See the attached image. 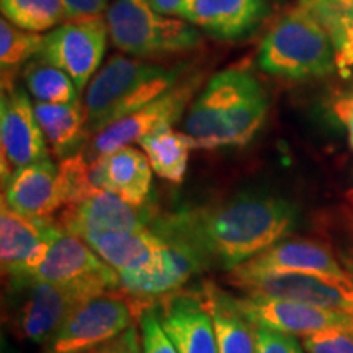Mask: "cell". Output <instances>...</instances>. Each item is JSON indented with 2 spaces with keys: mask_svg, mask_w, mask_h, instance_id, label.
Masks as SVG:
<instances>
[{
  "mask_svg": "<svg viewBox=\"0 0 353 353\" xmlns=\"http://www.w3.org/2000/svg\"><path fill=\"white\" fill-rule=\"evenodd\" d=\"M296 223V208L283 198L242 193L154 218L151 231L179 242L205 268L232 270L281 241Z\"/></svg>",
  "mask_w": 353,
  "mask_h": 353,
  "instance_id": "cell-1",
  "label": "cell"
},
{
  "mask_svg": "<svg viewBox=\"0 0 353 353\" xmlns=\"http://www.w3.org/2000/svg\"><path fill=\"white\" fill-rule=\"evenodd\" d=\"M267 112L268 97L252 74L221 70L193 100L185 134L200 149L245 145L262 128Z\"/></svg>",
  "mask_w": 353,
  "mask_h": 353,
  "instance_id": "cell-2",
  "label": "cell"
},
{
  "mask_svg": "<svg viewBox=\"0 0 353 353\" xmlns=\"http://www.w3.org/2000/svg\"><path fill=\"white\" fill-rule=\"evenodd\" d=\"M182 68L114 54L101 65L83 95L87 136L130 117L180 81Z\"/></svg>",
  "mask_w": 353,
  "mask_h": 353,
  "instance_id": "cell-3",
  "label": "cell"
},
{
  "mask_svg": "<svg viewBox=\"0 0 353 353\" xmlns=\"http://www.w3.org/2000/svg\"><path fill=\"white\" fill-rule=\"evenodd\" d=\"M259 65L272 76L309 79L335 68V44L306 7L286 13L265 34Z\"/></svg>",
  "mask_w": 353,
  "mask_h": 353,
  "instance_id": "cell-4",
  "label": "cell"
},
{
  "mask_svg": "<svg viewBox=\"0 0 353 353\" xmlns=\"http://www.w3.org/2000/svg\"><path fill=\"white\" fill-rule=\"evenodd\" d=\"M105 19L114 48L139 59L176 54L201 41L190 21L161 15L148 0H113Z\"/></svg>",
  "mask_w": 353,
  "mask_h": 353,
  "instance_id": "cell-5",
  "label": "cell"
},
{
  "mask_svg": "<svg viewBox=\"0 0 353 353\" xmlns=\"http://www.w3.org/2000/svg\"><path fill=\"white\" fill-rule=\"evenodd\" d=\"M17 301L8 316V327L19 341L46 343L79 306L95 298L88 291L48 281H7Z\"/></svg>",
  "mask_w": 353,
  "mask_h": 353,
  "instance_id": "cell-6",
  "label": "cell"
},
{
  "mask_svg": "<svg viewBox=\"0 0 353 353\" xmlns=\"http://www.w3.org/2000/svg\"><path fill=\"white\" fill-rule=\"evenodd\" d=\"M23 280L70 286L88 291L95 296L117 293L121 288L120 275L117 270L101 260L85 241L65 232L57 224L51 234L43 260Z\"/></svg>",
  "mask_w": 353,
  "mask_h": 353,
  "instance_id": "cell-7",
  "label": "cell"
},
{
  "mask_svg": "<svg viewBox=\"0 0 353 353\" xmlns=\"http://www.w3.org/2000/svg\"><path fill=\"white\" fill-rule=\"evenodd\" d=\"M228 283L247 296L296 301L353 314V280H339L304 272H252L236 267Z\"/></svg>",
  "mask_w": 353,
  "mask_h": 353,
  "instance_id": "cell-8",
  "label": "cell"
},
{
  "mask_svg": "<svg viewBox=\"0 0 353 353\" xmlns=\"http://www.w3.org/2000/svg\"><path fill=\"white\" fill-rule=\"evenodd\" d=\"M132 309L125 294H100L88 299L68 317L44 343L43 353H87L131 327Z\"/></svg>",
  "mask_w": 353,
  "mask_h": 353,
  "instance_id": "cell-9",
  "label": "cell"
},
{
  "mask_svg": "<svg viewBox=\"0 0 353 353\" xmlns=\"http://www.w3.org/2000/svg\"><path fill=\"white\" fill-rule=\"evenodd\" d=\"M108 34L103 15L69 20L44 37L39 56L64 70L82 92L100 68Z\"/></svg>",
  "mask_w": 353,
  "mask_h": 353,
  "instance_id": "cell-10",
  "label": "cell"
},
{
  "mask_svg": "<svg viewBox=\"0 0 353 353\" xmlns=\"http://www.w3.org/2000/svg\"><path fill=\"white\" fill-rule=\"evenodd\" d=\"M201 83V77H188L185 82L176 83L165 94L157 97L151 103L131 113L130 117L114 121L112 125L92 136L87 144H83L81 151L95 161L101 156H107L118 149L136 143L145 134L156 130L161 125H172L182 117L183 110L192 100L193 94Z\"/></svg>",
  "mask_w": 353,
  "mask_h": 353,
  "instance_id": "cell-11",
  "label": "cell"
},
{
  "mask_svg": "<svg viewBox=\"0 0 353 353\" xmlns=\"http://www.w3.org/2000/svg\"><path fill=\"white\" fill-rule=\"evenodd\" d=\"M46 139L34 114L33 103L23 88H2L0 97V152L2 183L23 167L48 159Z\"/></svg>",
  "mask_w": 353,
  "mask_h": 353,
  "instance_id": "cell-12",
  "label": "cell"
},
{
  "mask_svg": "<svg viewBox=\"0 0 353 353\" xmlns=\"http://www.w3.org/2000/svg\"><path fill=\"white\" fill-rule=\"evenodd\" d=\"M154 218L156 211L149 205L134 206L103 190L81 203L64 206L54 221L65 232L81 237L92 231L143 232L151 229Z\"/></svg>",
  "mask_w": 353,
  "mask_h": 353,
  "instance_id": "cell-13",
  "label": "cell"
},
{
  "mask_svg": "<svg viewBox=\"0 0 353 353\" xmlns=\"http://www.w3.org/2000/svg\"><path fill=\"white\" fill-rule=\"evenodd\" d=\"M239 311L257 327H267L290 335H309L329 327L353 329V314L262 296H234Z\"/></svg>",
  "mask_w": 353,
  "mask_h": 353,
  "instance_id": "cell-14",
  "label": "cell"
},
{
  "mask_svg": "<svg viewBox=\"0 0 353 353\" xmlns=\"http://www.w3.org/2000/svg\"><path fill=\"white\" fill-rule=\"evenodd\" d=\"M56 228L54 218H26L2 203L0 260L7 281L23 280L41 262Z\"/></svg>",
  "mask_w": 353,
  "mask_h": 353,
  "instance_id": "cell-15",
  "label": "cell"
},
{
  "mask_svg": "<svg viewBox=\"0 0 353 353\" xmlns=\"http://www.w3.org/2000/svg\"><path fill=\"white\" fill-rule=\"evenodd\" d=\"M101 260L120 275V280L149 275L164 265L165 242L151 229L143 232L92 231L82 234Z\"/></svg>",
  "mask_w": 353,
  "mask_h": 353,
  "instance_id": "cell-16",
  "label": "cell"
},
{
  "mask_svg": "<svg viewBox=\"0 0 353 353\" xmlns=\"http://www.w3.org/2000/svg\"><path fill=\"white\" fill-rule=\"evenodd\" d=\"M156 311L179 353H219L213 319L198 291L164 294Z\"/></svg>",
  "mask_w": 353,
  "mask_h": 353,
  "instance_id": "cell-17",
  "label": "cell"
},
{
  "mask_svg": "<svg viewBox=\"0 0 353 353\" xmlns=\"http://www.w3.org/2000/svg\"><path fill=\"white\" fill-rule=\"evenodd\" d=\"M3 188V205L26 218H52L64 208L59 167L50 157L20 169Z\"/></svg>",
  "mask_w": 353,
  "mask_h": 353,
  "instance_id": "cell-18",
  "label": "cell"
},
{
  "mask_svg": "<svg viewBox=\"0 0 353 353\" xmlns=\"http://www.w3.org/2000/svg\"><path fill=\"white\" fill-rule=\"evenodd\" d=\"M239 267L252 272H304L353 280L327 245L309 239H281Z\"/></svg>",
  "mask_w": 353,
  "mask_h": 353,
  "instance_id": "cell-19",
  "label": "cell"
},
{
  "mask_svg": "<svg viewBox=\"0 0 353 353\" xmlns=\"http://www.w3.org/2000/svg\"><path fill=\"white\" fill-rule=\"evenodd\" d=\"M92 180L99 192H112L134 206L148 205L152 167L145 154L131 145L92 161Z\"/></svg>",
  "mask_w": 353,
  "mask_h": 353,
  "instance_id": "cell-20",
  "label": "cell"
},
{
  "mask_svg": "<svg viewBox=\"0 0 353 353\" xmlns=\"http://www.w3.org/2000/svg\"><path fill=\"white\" fill-rule=\"evenodd\" d=\"M265 0H196L190 23L219 39H239L268 15Z\"/></svg>",
  "mask_w": 353,
  "mask_h": 353,
  "instance_id": "cell-21",
  "label": "cell"
},
{
  "mask_svg": "<svg viewBox=\"0 0 353 353\" xmlns=\"http://www.w3.org/2000/svg\"><path fill=\"white\" fill-rule=\"evenodd\" d=\"M200 299L213 319L219 353H255L257 325L242 314L232 294L205 281L198 290Z\"/></svg>",
  "mask_w": 353,
  "mask_h": 353,
  "instance_id": "cell-22",
  "label": "cell"
},
{
  "mask_svg": "<svg viewBox=\"0 0 353 353\" xmlns=\"http://www.w3.org/2000/svg\"><path fill=\"white\" fill-rule=\"evenodd\" d=\"M34 114L52 156L65 159L79 152L87 138L85 110L81 100L72 103H33Z\"/></svg>",
  "mask_w": 353,
  "mask_h": 353,
  "instance_id": "cell-23",
  "label": "cell"
},
{
  "mask_svg": "<svg viewBox=\"0 0 353 353\" xmlns=\"http://www.w3.org/2000/svg\"><path fill=\"white\" fill-rule=\"evenodd\" d=\"M141 148L152 170L170 183H182L187 174L190 149L193 141L185 132L172 130V125H161L139 139Z\"/></svg>",
  "mask_w": 353,
  "mask_h": 353,
  "instance_id": "cell-24",
  "label": "cell"
},
{
  "mask_svg": "<svg viewBox=\"0 0 353 353\" xmlns=\"http://www.w3.org/2000/svg\"><path fill=\"white\" fill-rule=\"evenodd\" d=\"M23 81L30 95L43 103H72L79 100V90L64 70L41 56L23 65Z\"/></svg>",
  "mask_w": 353,
  "mask_h": 353,
  "instance_id": "cell-25",
  "label": "cell"
},
{
  "mask_svg": "<svg viewBox=\"0 0 353 353\" xmlns=\"http://www.w3.org/2000/svg\"><path fill=\"white\" fill-rule=\"evenodd\" d=\"M44 37L26 32L10 23L7 19L0 20V68H2V88L15 87V76L20 68L41 52Z\"/></svg>",
  "mask_w": 353,
  "mask_h": 353,
  "instance_id": "cell-26",
  "label": "cell"
},
{
  "mask_svg": "<svg viewBox=\"0 0 353 353\" xmlns=\"http://www.w3.org/2000/svg\"><path fill=\"white\" fill-rule=\"evenodd\" d=\"M3 19L21 30L41 33L68 21L61 0H0Z\"/></svg>",
  "mask_w": 353,
  "mask_h": 353,
  "instance_id": "cell-27",
  "label": "cell"
},
{
  "mask_svg": "<svg viewBox=\"0 0 353 353\" xmlns=\"http://www.w3.org/2000/svg\"><path fill=\"white\" fill-rule=\"evenodd\" d=\"M57 167L64 206L81 203L99 193L92 180V161L82 151L61 159Z\"/></svg>",
  "mask_w": 353,
  "mask_h": 353,
  "instance_id": "cell-28",
  "label": "cell"
},
{
  "mask_svg": "<svg viewBox=\"0 0 353 353\" xmlns=\"http://www.w3.org/2000/svg\"><path fill=\"white\" fill-rule=\"evenodd\" d=\"M301 343L307 353H353V332L347 327H329L304 335Z\"/></svg>",
  "mask_w": 353,
  "mask_h": 353,
  "instance_id": "cell-29",
  "label": "cell"
},
{
  "mask_svg": "<svg viewBox=\"0 0 353 353\" xmlns=\"http://www.w3.org/2000/svg\"><path fill=\"white\" fill-rule=\"evenodd\" d=\"M139 325L143 353H179L162 327L156 309L145 307L139 314Z\"/></svg>",
  "mask_w": 353,
  "mask_h": 353,
  "instance_id": "cell-30",
  "label": "cell"
},
{
  "mask_svg": "<svg viewBox=\"0 0 353 353\" xmlns=\"http://www.w3.org/2000/svg\"><path fill=\"white\" fill-rule=\"evenodd\" d=\"M255 353H304V347L294 339V335L267 327H257Z\"/></svg>",
  "mask_w": 353,
  "mask_h": 353,
  "instance_id": "cell-31",
  "label": "cell"
},
{
  "mask_svg": "<svg viewBox=\"0 0 353 353\" xmlns=\"http://www.w3.org/2000/svg\"><path fill=\"white\" fill-rule=\"evenodd\" d=\"M141 347L143 345H141L138 330L128 327L125 332L117 335L112 341L101 343L87 353H143Z\"/></svg>",
  "mask_w": 353,
  "mask_h": 353,
  "instance_id": "cell-32",
  "label": "cell"
},
{
  "mask_svg": "<svg viewBox=\"0 0 353 353\" xmlns=\"http://www.w3.org/2000/svg\"><path fill=\"white\" fill-rule=\"evenodd\" d=\"M61 2L64 6L68 21L100 17L110 7V0H61Z\"/></svg>",
  "mask_w": 353,
  "mask_h": 353,
  "instance_id": "cell-33",
  "label": "cell"
},
{
  "mask_svg": "<svg viewBox=\"0 0 353 353\" xmlns=\"http://www.w3.org/2000/svg\"><path fill=\"white\" fill-rule=\"evenodd\" d=\"M148 2L161 15L190 21L196 0H148Z\"/></svg>",
  "mask_w": 353,
  "mask_h": 353,
  "instance_id": "cell-34",
  "label": "cell"
},
{
  "mask_svg": "<svg viewBox=\"0 0 353 353\" xmlns=\"http://www.w3.org/2000/svg\"><path fill=\"white\" fill-rule=\"evenodd\" d=\"M335 68L341 70L342 77H347L353 68V21L345 26L341 43L335 48Z\"/></svg>",
  "mask_w": 353,
  "mask_h": 353,
  "instance_id": "cell-35",
  "label": "cell"
},
{
  "mask_svg": "<svg viewBox=\"0 0 353 353\" xmlns=\"http://www.w3.org/2000/svg\"><path fill=\"white\" fill-rule=\"evenodd\" d=\"M335 117L341 120L345 126L353 125V95L342 97V99L335 100L332 105Z\"/></svg>",
  "mask_w": 353,
  "mask_h": 353,
  "instance_id": "cell-36",
  "label": "cell"
},
{
  "mask_svg": "<svg viewBox=\"0 0 353 353\" xmlns=\"http://www.w3.org/2000/svg\"><path fill=\"white\" fill-rule=\"evenodd\" d=\"M312 2H314V0H299V6H301V7H307V6H311Z\"/></svg>",
  "mask_w": 353,
  "mask_h": 353,
  "instance_id": "cell-37",
  "label": "cell"
},
{
  "mask_svg": "<svg viewBox=\"0 0 353 353\" xmlns=\"http://www.w3.org/2000/svg\"><path fill=\"white\" fill-rule=\"evenodd\" d=\"M348 128V136H350V145L353 148V125L347 126Z\"/></svg>",
  "mask_w": 353,
  "mask_h": 353,
  "instance_id": "cell-38",
  "label": "cell"
},
{
  "mask_svg": "<svg viewBox=\"0 0 353 353\" xmlns=\"http://www.w3.org/2000/svg\"><path fill=\"white\" fill-rule=\"evenodd\" d=\"M352 332H353V329H352Z\"/></svg>",
  "mask_w": 353,
  "mask_h": 353,
  "instance_id": "cell-39",
  "label": "cell"
}]
</instances>
